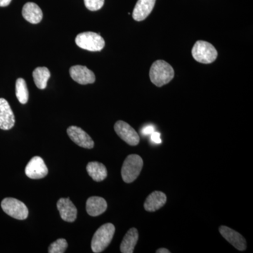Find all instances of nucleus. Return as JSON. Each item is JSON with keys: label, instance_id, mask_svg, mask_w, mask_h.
Instances as JSON below:
<instances>
[{"label": "nucleus", "instance_id": "f8f14e48", "mask_svg": "<svg viewBox=\"0 0 253 253\" xmlns=\"http://www.w3.org/2000/svg\"><path fill=\"white\" fill-rule=\"evenodd\" d=\"M219 230L221 235L236 249L240 251L246 249V239L239 232L226 226H221Z\"/></svg>", "mask_w": 253, "mask_h": 253}, {"label": "nucleus", "instance_id": "1a4fd4ad", "mask_svg": "<svg viewBox=\"0 0 253 253\" xmlns=\"http://www.w3.org/2000/svg\"><path fill=\"white\" fill-rule=\"evenodd\" d=\"M67 134L70 139L81 147L91 149L94 146V141L91 136L79 126H69L67 129Z\"/></svg>", "mask_w": 253, "mask_h": 253}, {"label": "nucleus", "instance_id": "f03ea898", "mask_svg": "<svg viewBox=\"0 0 253 253\" xmlns=\"http://www.w3.org/2000/svg\"><path fill=\"white\" fill-rule=\"evenodd\" d=\"M116 228L111 223H107L99 227L91 240V248L93 252H103L112 241Z\"/></svg>", "mask_w": 253, "mask_h": 253}, {"label": "nucleus", "instance_id": "6ab92c4d", "mask_svg": "<svg viewBox=\"0 0 253 253\" xmlns=\"http://www.w3.org/2000/svg\"><path fill=\"white\" fill-rule=\"evenodd\" d=\"M86 171L93 180L97 182L102 181L107 177V169L106 166L101 163L94 161L88 163L86 166Z\"/></svg>", "mask_w": 253, "mask_h": 253}, {"label": "nucleus", "instance_id": "7ed1b4c3", "mask_svg": "<svg viewBox=\"0 0 253 253\" xmlns=\"http://www.w3.org/2000/svg\"><path fill=\"white\" fill-rule=\"evenodd\" d=\"M142 158L139 155H129L123 163L121 174L123 181L126 183L133 182L140 174L142 169Z\"/></svg>", "mask_w": 253, "mask_h": 253}, {"label": "nucleus", "instance_id": "39448f33", "mask_svg": "<svg viewBox=\"0 0 253 253\" xmlns=\"http://www.w3.org/2000/svg\"><path fill=\"white\" fill-rule=\"evenodd\" d=\"M76 43L81 49L90 51H101L105 46L104 38L93 32L80 33L76 37Z\"/></svg>", "mask_w": 253, "mask_h": 253}, {"label": "nucleus", "instance_id": "20e7f679", "mask_svg": "<svg viewBox=\"0 0 253 253\" xmlns=\"http://www.w3.org/2000/svg\"><path fill=\"white\" fill-rule=\"evenodd\" d=\"M193 57L198 62L209 64L214 62L217 57V51L214 46L206 41H199L193 46Z\"/></svg>", "mask_w": 253, "mask_h": 253}, {"label": "nucleus", "instance_id": "f257e3e1", "mask_svg": "<svg viewBox=\"0 0 253 253\" xmlns=\"http://www.w3.org/2000/svg\"><path fill=\"white\" fill-rule=\"evenodd\" d=\"M149 76L155 85L161 87L172 81L174 78V71L169 63L163 60H158L151 66Z\"/></svg>", "mask_w": 253, "mask_h": 253}, {"label": "nucleus", "instance_id": "a211bd4d", "mask_svg": "<svg viewBox=\"0 0 253 253\" xmlns=\"http://www.w3.org/2000/svg\"><path fill=\"white\" fill-rule=\"evenodd\" d=\"M139 233L135 228H131L123 238L121 245V251L123 253H134V248L137 244Z\"/></svg>", "mask_w": 253, "mask_h": 253}, {"label": "nucleus", "instance_id": "b1692460", "mask_svg": "<svg viewBox=\"0 0 253 253\" xmlns=\"http://www.w3.org/2000/svg\"><path fill=\"white\" fill-rule=\"evenodd\" d=\"M151 135V139L153 142L157 144H161L162 140H161V134H160L159 132H158V131H154Z\"/></svg>", "mask_w": 253, "mask_h": 253}, {"label": "nucleus", "instance_id": "423d86ee", "mask_svg": "<svg viewBox=\"0 0 253 253\" xmlns=\"http://www.w3.org/2000/svg\"><path fill=\"white\" fill-rule=\"evenodd\" d=\"M1 208L10 217L24 220L28 216V209L26 205L14 198H6L1 201Z\"/></svg>", "mask_w": 253, "mask_h": 253}, {"label": "nucleus", "instance_id": "5701e85b", "mask_svg": "<svg viewBox=\"0 0 253 253\" xmlns=\"http://www.w3.org/2000/svg\"><path fill=\"white\" fill-rule=\"evenodd\" d=\"M86 9L95 11L101 9L104 4V0H84Z\"/></svg>", "mask_w": 253, "mask_h": 253}, {"label": "nucleus", "instance_id": "f3484780", "mask_svg": "<svg viewBox=\"0 0 253 253\" xmlns=\"http://www.w3.org/2000/svg\"><path fill=\"white\" fill-rule=\"evenodd\" d=\"M23 17L33 24H38L43 17L42 11L38 4L33 2H28L23 6Z\"/></svg>", "mask_w": 253, "mask_h": 253}, {"label": "nucleus", "instance_id": "aec40b11", "mask_svg": "<svg viewBox=\"0 0 253 253\" xmlns=\"http://www.w3.org/2000/svg\"><path fill=\"white\" fill-rule=\"evenodd\" d=\"M33 77L35 84L38 88L44 89L47 85V82L51 77V73L47 68L38 67L33 73Z\"/></svg>", "mask_w": 253, "mask_h": 253}, {"label": "nucleus", "instance_id": "4468645a", "mask_svg": "<svg viewBox=\"0 0 253 253\" xmlns=\"http://www.w3.org/2000/svg\"><path fill=\"white\" fill-rule=\"evenodd\" d=\"M156 0H138L133 10L132 17L136 21H144L154 9Z\"/></svg>", "mask_w": 253, "mask_h": 253}, {"label": "nucleus", "instance_id": "ddd939ff", "mask_svg": "<svg viewBox=\"0 0 253 253\" xmlns=\"http://www.w3.org/2000/svg\"><path fill=\"white\" fill-rule=\"evenodd\" d=\"M58 211L63 220L73 222L77 218L78 210L69 199L61 198L57 202Z\"/></svg>", "mask_w": 253, "mask_h": 253}, {"label": "nucleus", "instance_id": "0eeeda50", "mask_svg": "<svg viewBox=\"0 0 253 253\" xmlns=\"http://www.w3.org/2000/svg\"><path fill=\"white\" fill-rule=\"evenodd\" d=\"M114 129L120 138L130 146L139 144L140 138L132 126L123 121H118L114 126Z\"/></svg>", "mask_w": 253, "mask_h": 253}, {"label": "nucleus", "instance_id": "393cba45", "mask_svg": "<svg viewBox=\"0 0 253 253\" xmlns=\"http://www.w3.org/2000/svg\"><path fill=\"white\" fill-rule=\"evenodd\" d=\"M155 131V128L154 126H145L144 128H143L142 130H141V134L143 135H151L153 132Z\"/></svg>", "mask_w": 253, "mask_h": 253}, {"label": "nucleus", "instance_id": "bb28decb", "mask_svg": "<svg viewBox=\"0 0 253 253\" xmlns=\"http://www.w3.org/2000/svg\"><path fill=\"white\" fill-rule=\"evenodd\" d=\"M156 253H170V251H168V249H158L157 251H156Z\"/></svg>", "mask_w": 253, "mask_h": 253}, {"label": "nucleus", "instance_id": "9d476101", "mask_svg": "<svg viewBox=\"0 0 253 253\" xmlns=\"http://www.w3.org/2000/svg\"><path fill=\"white\" fill-rule=\"evenodd\" d=\"M69 73L73 81L81 84H92L96 80L94 73L86 66L80 65L72 66L70 68Z\"/></svg>", "mask_w": 253, "mask_h": 253}, {"label": "nucleus", "instance_id": "4be33fe9", "mask_svg": "<svg viewBox=\"0 0 253 253\" xmlns=\"http://www.w3.org/2000/svg\"><path fill=\"white\" fill-rule=\"evenodd\" d=\"M68 248V243L66 239H59L52 243L48 249L49 253H64Z\"/></svg>", "mask_w": 253, "mask_h": 253}, {"label": "nucleus", "instance_id": "a878e982", "mask_svg": "<svg viewBox=\"0 0 253 253\" xmlns=\"http://www.w3.org/2000/svg\"><path fill=\"white\" fill-rule=\"evenodd\" d=\"M11 1V0H0V6L4 7V6H9Z\"/></svg>", "mask_w": 253, "mask_h": 253}, {"label": "nucleus", "instance_id": "2eb2a0df", "mask_svg": "<svg viewBox=\"0 0 253 253\" xmlns=\"http://www.w3.org/2000/svg\"><path fill=\"white\" fill-rule=\"evenodd\" d=\"M167 202V196L161 191H154L148 196L144 203V208L148 212H155L163 207Z\"/></svg>", "mask_w": 253, "mask_h": 253}, {"label": "nucleus", "instance_id": "6e6552de", "mask_svg": "<svg viewBox=\"0 0 253 253\" xmlns=\"http://www.w3.org/2000/svg\"><path fill=\"white\" fill-rule=\"evenodd\" d=\"M25 172L31 179H42L47 175L48 168L42 158L40 156H35L28 162Z\"/></svg>", "mask_w": 253, "mask_h": 253}, {"label": "nucleus", "instance_id": "412c9836", "mask_svg": "<svg viewBox=\"0 0 253 253\" xmlns=\"http://www.w3.org/2000/svg\"><path fill=\"white\" fill-rule=\"evenodd\" d=\"M16 97L21 104H26L29 99L27 84L23 78H18L16 82Z\"/></svg>", "mask_w": 253, "mask_h": 253}, {"label": "nucleus", "instance_id": "dca6fc26", "mask_svg": "<svg viewBox=\"0 0 253 253\" xmlns=\"http://www.w3.org/2000/svg\"><path fill=\"white\" fill-rule=\"evenodd\" d=\"M107 209L106 200L99 196L89 198L86 203V212L91 217H96L103 214Z\"/></svg>", "mask_w": 253, "mask_h": 253}, {"label": "nucleus", "instance_id": "9b49d317", "mask_svg": "<svg viewBox=\"0 0 253 253\" xmlns=\"http://www.w3.org/2000/svg\"><path fill=\"white\" fill-rule=\"evenodd\" d=\"M14 125V114L11 106L6 99L0 98V129L9 130Z\"/></svg>", "mask_w": 253, "mask_h": 253}]
</instances>
